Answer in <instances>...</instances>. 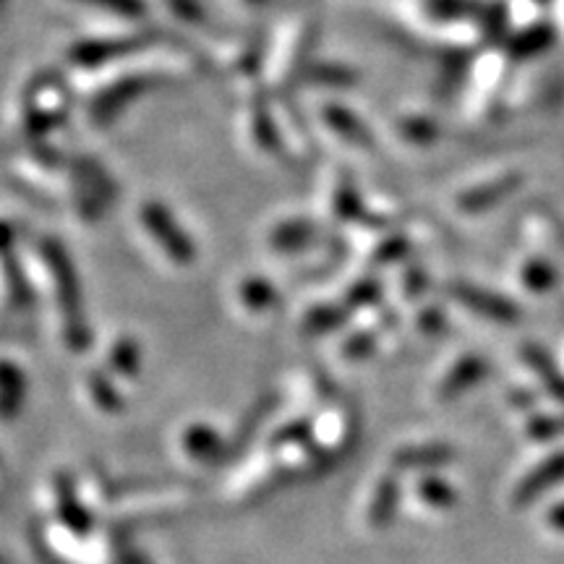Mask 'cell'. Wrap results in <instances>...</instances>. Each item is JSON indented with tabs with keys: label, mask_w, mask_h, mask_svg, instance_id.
<instances>
[{
	"label": "cell",
	"mask_w": 564,
	"mask_h": 564,
	"mask_svg": "<svg viewBox=\"0 0 564 564\" xmlns=\"http://www.w3.org/2000/svg\"><path fill=\"white\" fill-rule=\"evenodd\" d=\"M51 270L55 278V295L61 303V316H63V329H66V343L74 350L87 348L89 343V329L82 314V301H79V285H76L74 270H70L66 257H61L58 249H51Z\"/></svg>",
	"instance_id": "1"
},
{
	"label": "cell",
	"mask_w": 564,
	"mask_h": 564,
	"mask_svg": "<svg viewBox=\"0 0 564 564\" xmlns=\"http://www.w3.org/2000/svg\"><path fill=\"white\" fill-rule=\"evenodd\" d=\"M139 220L144 232H150L152 241L160 246L162 253L175 264H192L194 262V243L192 238H186L178 228V223L173 220L171 212L160 204H144L139 212Z\"/></svg>",
	"instance_id": "2"
},
{
	"label": "cell",
	"mask_w": 564,
	"mask_h": 564,
	"mask_svg": "<svg viewBox=\"0 0 564 564\" xmlns=\"http://www.w3.org/2000/svg\"><path fill=\"white\" fill-rule=\"evenodd\" d=\"M183 453H186L192 460L204 463V465H220L223 457H228L230 449L225 447L223 436L215 432V429L204 426V423H192V426L183 432Z\"/></svg>",
	"instance_id": "3"
},
{
	"label": "cell",
	"mask_w": 564,
	"mask_h": 564,
	"mask_svg": "<svg viewBox=\"0 0 564 564\" xmlns=\"http://www.w3.org/2000/svg\"><path fill=\"white\" fill-rule=\"evenodd\" d=\"M26 400L24 371L13 361L0 358V423L17 419Z\"/></svg>",
	"instance_id": "4"
},
{
	"label": "cell",
	"mask_w": 564,
	"mask_h": 564,
	"mask_svg": "<svg viewBox=\"0 0 564 564\" xmlns=\"http://www.w3.org/2000/svg\"><path fill=\"white\" fill-rule=\"evenodd\" d=\"M562 481H564V453L549 457V460L544 465H539L531 476L523 478V484H520L518 491H514V505L518 507L531 505L535 497H541V494L554 489V486Z\"/></svg>",
	"instance_id": "5"
},
{
	"label": "cell",
	"mask_w": 564,
	"mask_h": 564,
	"mask_svg": "<svg viewBox=\"0 0 564 564\" xmlns=\"http://www.w3.org/2000/svg\"><path fill=\"white\" fill-rule=\"evenodd\" d=\"M453 447L447 444H411V447L398 449L392 457L394 468H436V465H447L453 460Z\"/></svg>",
	"instance_id": "6"
},
{
	"label": "cell",
	"mask_w": 564,
	"mask_h": 564,
	"mask_svg": "<svg viewBox=\"0 0 564 564\" xmlns=\"http://www.w3.org/2000/svg\"><path fill=\"white\" fill-rule=\"evenodd\" d=\"M457 299H460L465 306H470L474 312H481L484 316H491L497 322H514L518 319V308L512 306L507 299H499L489 291H478V288H457Z\"/></svg>",
	"instance_id": "7"
},
{
	"label": "cell",
	"mask_w": 564,
	"mask_h": 564,
	"mask_svg": "<svg viewBox=\"0 0 564 564\" xmlns=\"http://www.w3.org/2000/svg\"><path fill=\"white\" fill-rule=\"evenodd\" d=\"M55 499H58V512L61 520L66 523L74 533H89L91 528V518L84 507L76 502V494H74V484H70L68 476H61L55 481Z\"/></svg>",
	"instance_id": "8"
},
{
	"label": "cell",
	"mask_w": 564,
	"mask_h": 564,
	"mask_svg": "<svg viewBox=\"0 0 564 564\" xmlns=\"http://www.w3.org/2000/svg\"><path fill=\"white\" fill-rule=\"evenodd\" d=\"M400 499V484L392 476H384L382 481L373 489L371 505H369V523L373 528H387L392 523L394 512H398Z\"/></svg>",
	"instance_id": "9"
},
{
	"label": "cell",
	"mask_w": 564,
	"mask_h": 564,
	"mask_svg": "<svg viewBox=\"0 0 564 564\" xmlns=\"http://www.w3.org/2000/svg\"><path fill=\"white\" fill-rule=\"evenodd\" d=\"M484 371H486V366L481 358H476V356L463 358V361L457 364L455 369L447 373V377H444V382L440 387V398L442 400L457 398V394L468 390V387H474L478 379L484 377Z\"/></svg>",
	"instance_id": "10"
},
{
	"label": "cell",
	"mask_w": 564,
	"mask_h": 564,
	"mask_svg": "<svg viewBox=\"0 0 564 564\" xmlns=\"http://www.w3.org/2000/svg\"><path fill=\"white\" fill-rule=\"evenodd\" d=\"M241 303L246 306V312H267V308H274V303H278V291L270 285V282L259 280V278H251V280H243L241 291Z\"/></svg>",
	"instance_id": "11"
},
{
	"label": "cell",
	"mask_w": 564,
	"mask_h": 564,
	"mask_svg": "<svg viewBox=\"0 0 564 564\" xmlns=\"http://www.w3.org/2000/svg\"><path fill=\"white\" fill-rule=\"evenodd\" d=\"M139 348L137 343L129 340V337H123V340H118L112 345L110 350V371L118 373V377L123 379H133L139 373Z\"/></svg>",
	"instance_id": "12"
},
{
	"label": "cell",
	"mask_w": 564,
	"mask_h": 564,
	"mask_svg": "<svg viewBox=\"0 0 564 564\" xmlns=\"http://www.w3.org/2000/svg\"><path fill=\"white\" fill-rule=\"evenodd\" d=\"M87 390L91 394V400H95V405L100 408L105 413H118L123 408V400L118 398L116 387L105 373L100 371H91L87 377Z\"/></svg>",
	"instance_id": "13"
},
{
	"label": "cell",
	"mask_w": 564,
	"mask_h": 564,
	"mask_svg": "<svg viewBox=\"0 0 564 564\" xmlns=\"http://www.w3.org/2000/svg\"><path fill=\"white\" fill-rule=\"evenodd\" d=\"M329 129L333 131H337L340 133V137H345V139H356V141H366L369 139V133H366V129L361 126V121H358V118H352L350 112H345V110H340V108H335L333 112H329Z\"/></svg>",
	"instance_id": "14"
},
{
	"label": "cell",
	"mask_w": 564,
	"mask_h": 564,
	"mask_svg": "<svg viewBox=\"0 0 564 564\" xmlns=\"http://www.w3.org/2000/svg\"><path fill=\"white\" fill-rule=\"evenodd\" d=\"M528 358H531V364L535 366V369L544 373V382L549 387V392H552L556 400H562V403H564V377L556 373L554 364L549 361L544 352H539V350H531V356H528Z\"/></svg>",
	"instance_id": "15"
},
{
	"label": "cell",
	"mask_w": 564,
	"mask_h": 564,
	"mask_svg": "<svg viewBox=\"0 0 564 564\" xmlns=\"http://www.w3.org/2000/svg\"><path fill=\"white\" fill-rule=\"evenodd\" d=\"M343 319H345V314L335 312V308H316V312L306 316L303 329H306L308 335H322V333H329V329H335Z\"/></svg>",
	"instance_id": "16"
},
{
	"label": "cell",
	"mask_w": 564,
	"mask_h": 564,
	"mask_svg": "<svg viewBox=\"0 0 564 564\" xmlns=\"http://www.w3.org/2000/svg\"><path fill=\"white\" fill-rule=\"evenodd\" d=\"M272 405H274V400H270V398L259 400V403L253 405V413L246 415V421L241 423V426H238V434H236V444H238V447H243V444L251 440L253 432H257V426L267 419V413H270Z\"/></svg>",
	"instance_id": "17"
},
{
	"label": "cell",
	"mask_w": 564,
	"mask_h": 564,
	"mask_svg": "<svg viewBox=\"0 0 564 564\" xmlns=\"http://www.w3.org/2000/svg\"><path fill=\"white\" fill-rule=\"evenodd\" d=\"M419 491L421 497L434 507H449L455 502V491L444 481H436V478H426V481H421Z\"/></svg>",
	"instance_id": "18"
},
{
	"label": "cell",
	"mask_w": 564,
	"mask_h": 564,
	"mask_svg": "<svg viewBox=\"0 0 564 564\" xmlns=\"http://www.w3.org/2000/svg\"><path fill=\"white\" fill-rule=\"evenodd\" d=\"M312 436V426L306 421H293L274 434L272 447H288V444H306Z\"/></svg>",
	"instance_id": "19"
},
{
	"label": "cell",
	"mask_w": 564,
	"mask_h": 564,
	"mask_svg": "<svg viewBox=\"0 0 564 564\" xmlns=\"http://www.w3.org/2000/svg\"><path fill=\"white\" fill-rule=\"evenodd\" d=\"M82 3H84V0H82ZM87 3L97 6V9H108L112 13H126V17H131V13L141 11L139 0H87Z\"/></svg>",
	"instance_id": "20"
},
{
	"label": "cell",
	"mask_w": 564,
	"mask_h": 564,
	"mask_svg": "<svg viewBox=\"0 0 564 564\" xmlns=\"http://www.w3.org/2000/svg\"><path fill=\"white\" fill-rule=\"evenodd\" d=\"M525 282L533 288V291H544V288H549L554 282V272L549 270L546 264H535L525 272Z\"/></svg>",
	"instance_id": "21"
},
{
	"label": "cell",
	"mask_w": 564,
	"mask_h": 564,
	"mask_svg": "<svg viewBox=\"0 0 564 564\" xmlns=\"http://www.w3.org/2000/svg\"><path fill=\"white\" fill-rule=\"evenodd\" d=\"M564 432V419L562 421H549V419H539L531 423V434L535 440H549V436Z\"/></svg>",
	"instance_id": "22"
},
{
	"label": "cell",
	"mask_w": 564,
	"mask_h": 564,
	"mask_svg": "<svg viewBox=\"0 0 564 564\" xmlns=\"http://www.w3.org/2000/svg\"><path fill=\"white\" fill-rule=\"evenodd\" d=\"M549 523H552L556 531H564V505L554 507V510L549 512Z\"/></svg>",
	"instance_id": "23"
}]
</instances>
